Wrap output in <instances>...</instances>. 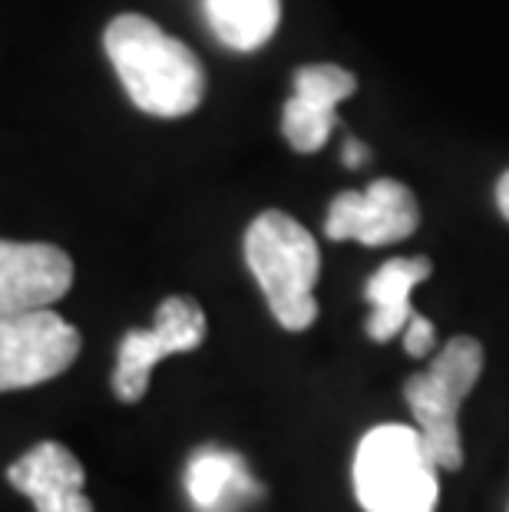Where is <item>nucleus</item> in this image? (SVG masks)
<instances>
[{"mask_svg":"<svg viewBox=\"0 0 509 512\" xmlns=\"http://www.w3.org/2000/svg\"><path fill=\"white\" fill-rule=\"evenodd\" d=\"M106 57L139 110L159 119H179L199 110L205 70L186 43L169 37L143 14H119L103 34Z\"/></svg>","mask_w":509,"mask_h":512,"instance_id":"1","label":"nucleus"},{"mask_svg":"<svg viewBox=\"0 0 509 512\" xmlns=\"http://www.w3.org/2000/svg\"><path fill=\"white\" fill-rule=\"evenodd\" d=\"M420 205L417 195L397 179H374L364 192H338L324 219L331 242H361L367 248H384L404 242L417 232Z\"/></svg>","mask_w":509,"mask_h":512,"instance_id":"7","label":"nucleus"},{"mask_svg":"<svg viewBox=\"0 0 509 512\" xmlns=\"http://www.w3.org/2000/svg\"><path fill=\"white\" fill-rule=\"evenodd\" d=\"M433 275V261L424 255L414 258H391L367 278L364 301L371 304V318H367V337L377 344L394 341L397 334L407 331L410 318H414V304H410V291L420 281Z\"/></svg>","mask_w":509,"mask_h":512,"instance_id":"10","label":"nucleus"},{"mask_svg":"<svg viewBox=\"0 0 509 512\" xmlns=\"http://www.w3.org/2000/svg\"><path fill=\"white\" fill-rule=\"evenodd\" d=\"M496 209H500V215L509 222V169L500 176V182H496Z\"/></svg>","mask_w":509,"mask_h":512,"instance_id":"17","label":"nucleus"},{"mask_svg":"<svg viewBox=\"0 0 509 512\" xmlns=\"http://www.w3.org/2000/svg\"><path fill=\"white\" fill-rule=\"evenodd\" d=\"M80 357V331L57 311H34L0 324V394L60 377Z\"/></svg>","mask_w":509,"mask_h":512,"instance_id":"6","label":"nucleus"},{"mask_svg":"<svg viewBox=\"0 0 509 512\" xmlns=\"http://www.w3.org/2000/svg\"><path fill=\"white\" fill-rule=\"evenodd\" d=\"M10 486L34 499L37 512H93L83 493V463L57 440H43L7 470Z\"/></svg>","mask_w":509,"mask_h":512,"instance_id":"9","label":"nucleus"},{"mask_svg":"<svg viewBox=\"0 0 509 512\" xmlns=\"http://www.w3.org/2000/svg\"><path fill=\"white\" fill-rule=\"evenodd\" d=\"M334 126H338V110L314 106L308 100H298V96H291L281 110V133L295 152H318L328 143Z\"/></svg>","mask_w":509,"mask_h":512,"instance_id":"13","label":"nucleus"},{"mask_svg":"<svg viewBox=\"0 0 509 512\" xmlns=\"http://www.w3.org/2000/svg\"><path fill=\"white\" fill-rule=\"evenodd\" d=\"M245 261L281 328L298 334L318 321L314 285L321 275V252L298 219L278 209L258 215L245 232Z\"/></svg>","mask_w":509,"mask_h":512,"instance_id":"2","label":"nucleus"},{"mask_svg":"<svg viewBox=\"0 0 509 512\" xmlns=\"http://www.w3.org/2000/svg\"><path fill=\"white\" fill-rule=\"evenodd\" d=\"M437 460L417 427L367 430L354 453V496L364 512H433L440 499Z\"/></svg>","mask_w":509,"mask_h":512,"instance_id":"3","label":"nucleus"},{"mask_svg":"<svg viewBox=\"0 0 509 512\" xmlns=\"http://www.w3.org/2000/svg\"><path fill=\"white\" fill-rule=\"evenodd\" d=\"M341 159H344V166L348 169H361L367 159H371V149H367L361 139H348V143H344V149H341Z\"/></svg>","mask_w":509,"mask_h":512,"instance_id":"16","label":"nucleus"},{"mask_svg":"<svg viewBox=\"0 0 509 512\" xmlns=\"http://www.w3.org/2000/svg\"><path fill=\"white\" fill-rule=\"evenodd\" d=\"M483 364V344L470 334H457L433 354L427 370L410 374L404 384V397L417 420V430L440 470H463L460 407L473 394L476 380L483 374Z\"/></svg>","mask_w":509,"mask_h":512,"instance_id":"4","label":"nucleus"},{"mask_svg":"<svg viewBox=\"0 0 509 512\" xmlns=\"http://www.w3.org/2000/svg\"><path fill=\"white\" fill-rule=\"evenodd\" d=\"M209 321L192 298H166L156 311V324L149 331H129L119 344L113 390L123 403H139L149 390V377L159 361L169 354L196 351L205 341Z\"/></svg>","mask_w":509,"mask_h":512,"instance_id":"5","label":"nucleus"},{"mask_svg":"<svg viewBox=\"0 0 509 512\" xmlns=\"http://www.w3.org/2000/svg\"><path fill=\"white\" fill-rule=\"evenodd\" d=\"M357 90V76L338 63H308L295 73V93L298 100H308L314 106L338 110V103L351 100Z\"/></svg>","mask_w":509,"mask_h":512,"instance_id":"14","label":"nucleus"},{"mask_svg":"<svg viewBox=\"0 0 509 512\" xmlns=\"http://www.w3.org/2000/svg\"><path fill=\"white\" fill-rule=\"evenodd\" d=\"M205 20L229 50L252 53L275 37L281 0H205Z\"/></svg>","mask_w":509,"mask_h":512,"instance_id":"12","label":"nucleus"},{"mask_svg":"<svg viewBox=\"0 0 509 512\" xmlns=\"http://www.w3.org/2000/svg\"><path fill=\"white\" fill-rule=\"evenodd\" d=\"M404 347L410 357H427L437 347V328H433V321L424 318V314H414L404 331Z\"/></svg>","mask_w":509,"mask_h":512,"instance_id":"15","label":"nucleus"},{"mask_svg":"<svg viewBox=\"0 0 509 512\" xmlns=\"http://www.w3.org/2000/svg\"><path fill=\"white\" fill-rule=\"evenodd\" d=\"M186 493L199 512H235L245 496H258V483L238 453L202 446L189 460Z\"/></svg>","mask_w":509,"mask_h":512,"instance_id":"11","label":"nucleus"},{"mask_svg":"<svg viewBox=\"0 0 509 512\" xmlns=\"http://www.w3.org/2000/svg\"><path fill=\"white\" fill-rule=\"evenodd\" d=\"M73 285V261L47 242L0 238V324L34 311H50Z\"/></svg>","mask_w":509,"mask_h":512,"instance_id":"8","label":"nucleus"}]
</instances>
